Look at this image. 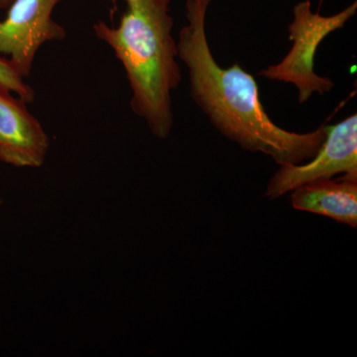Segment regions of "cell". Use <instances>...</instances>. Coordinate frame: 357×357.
I'll list each match as a JSON object with an SVG mask.
<instances>
[{
	"label": "cell",
	"instance_id": "6da1fadb",
	"mask_svg": "<svg viewBox=\"0 0 357 357\" xmlns=\"http://www.w3.org/2000/svg\"><path fill=\"white\" fill-rule=\"evenodd\" d=\"M213 0H185L188 24L177 41L178 59L189 70L192 100L225 137L250 152L283 164H300L316 156L326 136L325 124L307 133L279 128L268 116L255 77L238 64L222 68L211 53L206 32Z\"/></svg>",
	"mask_w": 357,
	"mask_h": 357
},
{
	"label": "cell",
	"instance_id": "7a4b0ae2",
	"mask_svg": "<svg viewBox=\"0 0 357 357\" xmlns=\"http://www.w3.org/2000/svg\"><path fill=\"white\" fill-rule=\"evenodd\" d=\"M171 1L126 0L119 25L98 21L93 26L96 36L109 45L126 70L133 114L159 139L172 131V93L182 82Z\"/></svg>",
	"mask_w": 357,
	"mask_h": 357
},
{
	"label": "cell",
	"instance_id": "3957f363",
	"mask_svg": "<svg viewBox=\"0 0 357 357\" xmlns=\"http://www.w3.org/2000/svg\"><path fill=\"white\" fill-rule=\"evenodd\" d=\"M356 1L331 16L312 13L310 0L296 4L293 9V21L288 26L292 48L280 63L269 66L258 73V76L294 84L298 89L300 105L307 102L314 93L323 96L330 93L335 88L332 79L318 76L314 72L317 50L331 33L344 28L356 15Z\"/></svg>",
	"mask_w": 357,
	"mask_h": 357
},
{
	"label": "cell",
	"instance_id": "277c9868",
	"mask_svg": "<svg viewBox=\"0 0 357 357\" xmlns=\"http://www.w3.org/2000/svg\"><path fill=\"white\" fill-rule=\"evenodd\" d=\"M61 0H13L0 20V54L22 79L30 76L37 53L48 42L65 40L66 30L53 20Z\"/></svg>",
	"mask_w": 357,
	"mask_h": 357
},
{
	"label": "cell",
	"instance_id": "5b68a950",
	"mask_svg": "<svg viewBox=\"0 0 357 357\" xmlns=\"http://www.w3.org/2000/svg\"><path fill=\"white\" fill-rule=\"evenodd\" d=\"M326 128L325 142L312 161L305 165H280L268 183L265 196L278 199L301 185L337 174L357 178V114Z\"/></svg>",
	"mask_w": 357,
	"mask_h": 357
},
{
	"label": "cell",
	"instance_id": "8992f818",
	"mask_svg": "<svg viewBox=\"0 0 357 357\" xmlns=\"http://www.w3.org/2000/svg\"><path fill=\"white\" fill-rule=\"evenodd\" d=\"M0 86V162L20 168L43 165L50 138L27 102Z\"/></svg>",
	"mask_w": 357,
	"mask_h": 357
},
{
	"label": "cell",
	"instance_id": "52a82bcc",
	"mask_svg": "<svg viewBox=\"0 0 357 357\" xmlns=\"http://www.w3.org/2000/svg\"><path fill=\"white\" fill-rule=\"evenodd\" d=\"M291 203L295 210L309 211L335 222L357 227V178H323L293 190Z\"/></svg>",
	"mask_w": 357,
	"mask_h": 357
},
{
	"label": "cell",
	"instance_id": "ba28073f",
	"mask_svg": "<svg viewBox=\"0 0 357 357\" xmlns=\"http://www.w3.org/2000/svg\"><path fill=\"white\" fill-rule=\"evenodd\" d=\"M0 86L8 89L14 95L29 103L35 100L34 89L14 70L6 58L0 57Z\"/></svg>",
	"mask_w": 357,
	"mask_h": 357
},
{
	"label": "cell",
	"instance_id": "9c48e42d",
	"mask_svg": "<svg viewBox=\"0 0 357 357\" xmlns=\"http://www.w3.org/2000/svg\"><path fill=\"white\" fill-rule=\"evenodd\" d=\"M13 0H0V8L6 9L10 6V4L13 3Z\"/></svg>",
	"mask_w": 357,
	"mask_h": 357
},
{
	"label": "cell",
	"instance_id": "30bf717a",
	"mask_svg": "<svg viewBox=\"0 0 357 357\" xmlns=\"http://www.w3.org/2000/svg\"><path fill=\"white\" fill-rule=\"evenodd\" d=\"M112 2H114V3H116V0H112Z\"/></svg>",
	"mask_w": 357,
	"mask_h": 357
},
{
	"label": "cell",
	"instance_id": "8fae6325",
	"mask_svg": "<svg viewBox=\"0 0 357 357\" xmlns=\"http://www.w3.org/2000/svg\"><path fill=\"white\" fill-rule=\"evenodd\" d=\"M2 204V199H0V204Z\"/></svg>",
	"mask_w": 357,
	"mask_h": 357
}]
</instances>
